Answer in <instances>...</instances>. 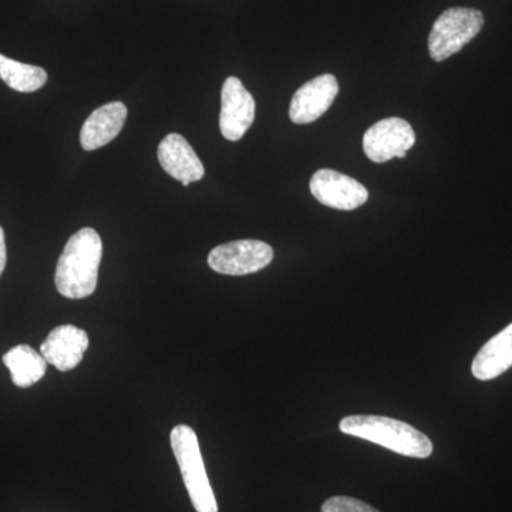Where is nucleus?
Masks as SVG:
<instances>
[{
  "label": "nucleus",
  "instance_id": "nucleus-1",
  "mask_svg": "<svg viewBox=\"0 0 512 512\" xmlns=\"http://www.w3.org/2000/svg\"><path fill=\"white\" fill-rule=\"evenodd\" d=\"M103 242L93 228H83L67 241L56 266L57 291L64 298L92 296L99 281Z\"/></svg>",
  "mask_w": 512,
  "mask_h": 512
},
{
  "label": "nucleus",
  "instance_id": "nucleus-2",
  "mask_svg": "<svg viewBox=\"0 0 512 512\" xmlns=\"http://www.w3.org/2000/svg\"><path fill=\"white\" fill-rule=\"evenodd\" d=\"M342 433L372 441L400 456L429 458L433 443L426 434L404 421L383 416H349L339 423Z\"/></svg>",
  "mask_w": 512,
  "mask_h": 512
},
{
  "label": "nucleus",
  "instance_id": "nucleus-3",
  "mask_svg": "<svg viewBox=\"0 0 512 512\" xmlns=\"http://www.w3.org/2000/svg\"><path fill=\"white\" fill-rule=\"evenodd\" d=\"M171 447L195 511L218 512L217 500L205 471L195 431L185 424L175 426L171 431Z\"/></svg>",
  "mask_w": 512,
  "mask_h": 512
},
{
  "label": "nucleus",
  "instance_id": "nucleus-4",
  "mask_svg": "<svg viewBox=\"0 0 512 512\" xmlns=\"http://www.w3.org/2000/svg\"><path fill=\"white\" fill-rule=\"evenodd\" d=\"M484 16L480 10L451 8L444 10L434 22L429 36L431 59L444 62L456 55L481 32Z\"/></svg>",
  "mask_w": 512,
  "mask_h": 512
},
{
  "label": "nucleus",
  "instance_id": "nucleus-5",
  "mask_svg": "<svg viewBox=\"0 0 512 512\" xmlns=\"http://www.w3.org/2000/svg\"><path fill=\"white\" fill-rule=\"evenodd\" d=\"M274 249L266 242L241 239L222 244L208 255L212 271L222 275L242 276L255 274L271 264Z\"/></svg>",
  "mask_w": 512,
  "mask_h": 512
},
{
  "label": "nucleus",
  "instance_id": "nucleus-6",
  "mask_svg": "<svg viewBox=\"0 0 512 512\" xmlns=\"http://www.w3.org/2000/svg\"><path fill=\"white\" fill-rule=\"evenodd\" d=\"M416 144V133L406 120L390 117L377 121L363 136V150L370 161L382 164L406 157Z\"/></svg>",
  "mask_w": 512,
  "mask_h": 512
},
{
  "label": "nucleus",
  "instance_id": "nucleus-7",
  "mask_svg": "<svg viewBox=\"0 0 512 512\" xmlns=\"http://www.w3.org/2000/svg\"><path fill=\"white\" fill-rule=\"evenodd\" d=\"M309 188L320 204L336 210H356L369 198V192L355 178L328 168L313 174Z\"/></svg>",
  "mask_w": 512,
  "mask_h": 512
},
{
  "label": "nucleus",
  "instance_id": "nucleus-8",
  "mask_svg": "<svg viewBox=\"0 0 512 512\" xmlns=\"http://www.w3.org/2000/svg\"><path fill=\"white\" fill-rule=\"evenodd\" d=\"M255 120V100L238 77H228L222 86L220 130L229 141L245 136Z\"/></svg>",
  "mask_w": 512,
  "mask_h": 512
},
{
  "label": "nucleus",
  "instance_id": "nucleus-9",
  "mask_svg": "<svg viewBox=\"0 0 512 512\" xmlns=\"http://www.w3.org/2000/svg\"><path fill=\"white\" fill-rule=\"evenodd\" d=\"M338 93L339 83L336 77L332 74H320L293 94L289 117L295 124H311L330 109Z\"/></svg>",
  "mask_w": 512,
  "mask_h": 512
},
{
  "label": "nucleus",
  "instance_id": "nucleus-10",
  "mask_svg": "<svg viewBox=\"0 0 512 512\" xmlns=\"http://www.w3.org/2000/svg\"><path fill=\"white\" fill-rule=\"evenodd\" d=\"M89 345V336L83 329L62 325L49 333L40 346V353L45 357L47 365L55 366L60 372H70L80 365Z\"/></svg>",
  "mask_w": 512,
  "mask_h": 512
},
{
  "label": "nucleus",
  "instance_id": "nucleus-11",
  "mask_svg": "<svg viewBox=\"0 0 512 512\" xmlns=\"http://www.w3.org/2000/svg\"><path fill=\"white\" fill-rule=\"evenodd\" d=\"M157 154L165 173L180 181L184 187L204 178V165L181 134H168L158 146Z\"/></svg>",
  "mask_w": 512,
  "mask_h": 512
},
{
  "label": "nucleus",
  "instance_id": "nucleus-12",
  "mask_svg": "<svg viewBox=\"0 0 512 512\" xmlns=\"http://www.w3.org/2000/svg\"><path fill=\"white\" fill-rule=\"evenodd\" d=\"M127 107L121 101L104 104L90 114L80 131V144L86 151H94L113 141L123 130Z\"/></svg>",
  "mask_w": 512,
  "mask_h": 512
},
{
  "label": "nucleus",
  "instance_id": "nucleus-13",
  "mask_svg": "<svg viewBox=\"0 0 512 512\" xmlns=\"http://www.w3.org/2000/svg\"><path fill=\"white\" fill-rule=\"evenodd\" d=\"M512 367V323L488 340L474 357V377L478 380H493Z\"/></svg>",
  "mask_w": 512,
  "mask_h": 512
},
{
  "label": "nucleus",
  "instance_id": "nucleus-14",
  "mask_svg": "<svg viewBox=\"0 0 512 512\" xmlns=\"http://www.w3.org/2000/svg\"><path fill=\"white\" fill-rule=\"evenodd\" d=\"M3 363L10 370L12 382L22 389L40 382L46 375L45 357L28 345H18L10 349L3 356Z\"/></svg>",
  "mask_w": 512,
  "mask_h": 512
},
{
  "label": "nucleus",
  "instance_id": "nucleus-15",
  "mask_svg": "<svg viewBox=\"0 0 512 512\" xmlns=\"http://www.w3.org/2000/svg\"><path fill=\"white\" fill-rule=\"evenodd\" d=\"M0 79L16 92L33 93L45 86L47 73L42 67L0 55Z\"/></svg>",
  "mask_w": 512,
  "mask_h": 512
},
{
  "label": "nucleus",
  "instance_id": "nucleus-16",
  "mask_svg": "<svg viewBox=\"0 0 512 512\" xmlns=\"http://www.w3.org/2000/svg\"><path fill=\"white\" fill-rule=\"evenodd\" d=\"M322 512H379L372 505L350 497H332L322 505Z\"/></svg>",
  "mask_w": 512,
  "mask_h": 512
},
{
  "label": "nucleus",
  "instance_id": "nucleus-17",
  "mask_svg": "<svg viewBox=\"0 0 512 512\" xmlns=\"http://www.w3.org/2000/svg\"><path fill=\"white\" fill-rule=\"evenodd\" d=\"M6 266V242H5V231L0 227V276L5 271Z\"/></svg>",
  "mask_w": 512,
  "mask_h": 512
}]
</instances>
